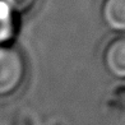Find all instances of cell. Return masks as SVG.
<instances>
[{
  "mask_svg": "<svg viewBox=\"0 0 125 125\" xmlns=\"http://www.w3.org/2000/svg\"><path fill=\"white\" fill-rule=\"evenodd\" d=\"M1 1L5 5H8L17 15H19L28 12L35 5L36 0H1Z\"/></svg>",
  "mask_w": 125,
  "mask_h": 125,
  "instance_id": "5",
  "label": "cell"
},
{
  "mask_svg": "<svg viewBox=\"0 0 125 125\" xmlns=\"http://www.w3.org/2000/svg\"><path fill=\"white\" fill-rule=\"evenodd\" d=\"M102 64L111 77L125 79V35L112 38L105 46Z\"/></svg>",
  "mask_w": 125,
  "mask_h": 125,
  "instance_id": "2",
  "label": "cell"
},
{
  "mask_svg": "<svg viewBox=\"0 0 125 125\" xmlns=\"http://www.w3.org/2000/svg\"><path fill=\"white\" fill-rule=\"evenodd\" d=\"M27 62L22 51L10 45L0 46V98L15 94L24 84Z\"/></svg>",
  "mask_w": 125,
  "mask_h": 125,
  "instance_id": "1",
  "label": "cell"
},
{
  "mask_svg": "<svg viewBox=\"0 0 125 125\" xmlns=\"http://www.w3.org/2000/svg\"><path fill=\"white\" fill-rule=\"evenodd\" d=\"M101 18L110 30L125 35V0H102Z\"/></svg>",
  "mask_w": 125,
  "mask_h": 125,
  "instance_id": "3",
  "label": "cell"
},
{
  "mask_svg": "<svg viewBox=\"0 0 125 125\" xmlns=\"http://www.w3.org/2000/svg\"><path fill=\"white\" fill-rule=\"evenodd\" d=\"M18 30V15L0 0V46L10 45Z\"/></svg>",
  "mask_w": 125,
  "mask_h": 125,
  "instance_id": "4",
  "label": "cell"
}]
</instances>
